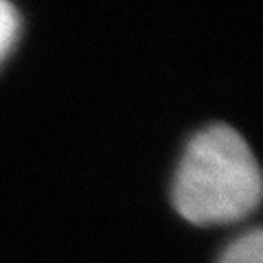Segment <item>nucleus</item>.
<instances>
[{"label":"nucleus","instance_id":"obj_1","mask_svg":"<svg viewBox=\"0 0 263 263\" xmlns=\"http://www.w3.org/2000/svg\"><path fill=\"white\" fill-rule=\"evenodd\" d=\"M263 200V171L228 125L202 129L186 145L174 182L176 211L197 226L248 217Z\"/></svg>","mask_w":263,"mask_h":263},{"label":"nucleus","instance_id":"obj_3","mask_svg":"<svg viewBox=\"0 0 263 263\" xmlns=\"http://www.w3.org/2000/svg\"><path fill=\"white\" fill-rule=\"evenodd\" d=\"M20 33V15L9 0H0V64L11 53Z\"/></svg>","mask_w":263,"mask_h":263},{"label":"nucleus","instance_id":"obj_2","mask_svg":"<svg viewBox=\"0 0 263 263\" xmlns=\"http://www.w3.org/2000/svg\"><path fill=\"white\" fill-rule=\"evenodd\" d=\"M219 263H263V228L237 237L221 254Z\"/></svg>","mask_w":263,"mask_h":263}]
</instances>
